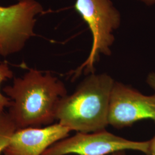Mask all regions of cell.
Masks as SVG:
<instances>
[{"label": "cell", "mask_w": 155, "mask_h": 155, "mask_svg": "<svg viewBox=\"0 0 155 155\" xmlns=\"http://www.w3.org/2000/svg\"><path fill=\"white\" fill-rule=\"evenodd\" d=\"M2 91L11 100L8 113L16 130L50 125L58 105L67 95L65 84L50 72L30 68Z\"/></svg>", "instance_id": "obj_1"}, {"label": "cell", "mask_w": 155, "mask_h": 155, "mask_svg": "<svg viewBox=\"0 0 155 155\" xmlns=\"http://www.w3.org/2000/svg\"><path fill=\"white\" fill-rule=\"evenodd\" d=\"M114 81L106 74H91L72 94L60 101L56 120L62 125L81 133L105 130Z\"/></svg>", "instance_id": "obj_2"}, {"label": "cell", "mask_w": 155, "mask_h": 155, "mask_svg": "<svg viewBox=\"0 0 155 155\" xmlns=\"http://www.w3.org/2000/svg\"><path fill=\"white\" fill-rule=\"evenodd\" d=\"M75 9L87 24L93 36V45L88 58L75 71L77 77L84 69L94 73V64L100 54L110 55L114 41L113 32L120 27L121 15L110 0H77Z\"/></svg>", "instance_id": "obj_3"}, {"label": "cell", "mask_w": 155, "mask_h": 155, "mask_svg": "<svg viewBox=\"0 0 155 155\" xmlns=\"http://www.w3.org/2000/svg\"><path fill=\"white\" fill-rule=\"evenodd\" d=\"M43 12L36 0H24L9 6H0V56L6 57L23 50L35 35L36 17Z\"/></svg>", "instance_id": "obj_4"}, {"label": "cell", "mask_w": 155, "mask_h": 155, "mask_svg": "<svg viewBox=\"0 0 155 155\" xmlns=\"http://www.w3.org/2000/svg\"><path fill=\"white\" fill-rule=\"evenodd\" d=\"M149 141H132L103 130L92 133L78 132L53 144L42 155H107L126 150L140 151L147 155Z\"/></svg>", "instance_id": "obj_5"}, {"label": "cell", "mask_w": 155, "mask_h": 155, "mask_svg": "<svg viewBox=\"0 0 155 155\" xmlns=\"http://www.w3.org/2000/svg\"><path fill=\"white\" fill-rule=\"evenodd\" d=\"M144 119L155 122V94L145 95L129 86L114 82L109 104V125L122 128Z\"/></svg>", "instance_id": "obj_6"}, {"label": "cell", "mask_w": 155, "mask_h": 155, "mask_svg": "<svg viewBox=\"0 0 155 155\" xmlns=\"http://www.w3.org/2000/svg\"><path fill=\"white\" fill-rule=\"evenodd\" d=\"M71 131L59 123L45 127L16 130L2 153L4 155H42L51 145L67 138Z\"/></svg>", "instance_id": "obj_7"}, {"label": "cell", "mask_w": 155, "mask_h": 155, "mask_svg": "<svg viewBox=\"0 0 155 155\" xmlns=\"http://www.w3.org/2000/svg\"><path fill=\"white\" fill-rule=\"evenodd\" d=\"M16 130V128L9 114L6 112L0 113V154L9 142Z\"/></svg>", "instance_id": "obj_8"}, {"label": "cell", "mask_w": 155, "mask_h": 155, "mask_svg": "<svg viewBox=\"0 0 155 155\" xmlns=\"http://www.w3.org/2000/svg\"><path fill=\"white\" fill-rule=\"evenodd\" d=\"M13 77V72L5 62L0 63V90L2 83L8 79ZM11 105V100L5 95L0 90V113L4 112L6 108H9Z\"/></svg>", "instance_id": "obj_9"}, {"label": "cell", "mask_w": 155, "mask_h": 155, "mask_svg": "<svg viewBox=\"0 0 155 155\" xmlns=\"http://www.w3.org/2000/svg\"><path fill=\"white\" fill-rule=\"evenodd\" d=\"M147 82L152 89L155 91V73L151 72L149 74L147 79Z\"/></svg>", "instance_id": "obj_10"}, {"label": "cell", "mask_w": 155, "mask_h": 155, "mask_svg": "<svg viewBox=\"0 0 155 155\" xmlns=\"http://www.w3.org/2000/svg\"><path fill=\"white\" fill-rule=\"evenodd\" d=\"M155 155V136L149 141L148 155Z\"/></svg>", "instance_id": "obj_11"}, {"label": "cell", "mask_w": 155, "mask_h": 155, "mask_svg": "<svg viewBox=\"0 0 155 155\" xmlns=\"http://www.w3.org/2000/svg\"><path fill=\"white\" fill-rule=\"evenodd\" d=\"M145 3V4L148 5H153L155 4V0H139Z\"/></svg>", "instance_id": "obj_12"}, {"label": "cell", "mask_w": 155, "mask_h": 155, "mask_svg": "<svg viewBox=\"0 0 155 155\" xmlns=\"http://www.w3.org/2000/svg\"><path fill=\"white\" fill-rule=\"evenodd\" d=\"M111 155H127L125 153V150H120V151H117L116 152Z\"/></svg>", "instance_id": "obj_13"}, {"label": "cell", "mask_w": 155, "mask_h": 155, "mask_svg": "<svg viewBox=\"0 0 155 155\" xmlns=\"http://www.w3.org/2000/svg\"><path fill=\"white\" fill-rule=\"evenodd\" d=\"M18 2H19V1H24V0H18Z\"/></svg>", "instance_id": "obj_14"}, {"label": "cell", "mask_w": 155, "mask_h": 155, "mask_svg": "<svg viewBox=\"0 0 155 155\" xmlns=\"http://www.w3.org/2000/svg\"></svg>", "instance_id": "obj_15"}]
</instances>
